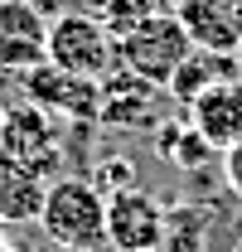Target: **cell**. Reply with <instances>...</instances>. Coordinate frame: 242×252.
<instances>
[{
    "mask_svg": "<svg viewBox=\"0 0 242 252\" xmlns=\"http://www.w3.org/2000/svg\"><path fill=\"white\" fill-rule=\"evenodd\" d=\"M39 233L63 252H97L107 248V194L88 175H59L49 180Z\"/></svg>",
    "mask_w": 242,
    "mask_h": 252,
    "instance_id": "obj_1",
    "label": "cell"
},
{
    "mask_svg": "<svg viewBox=\"0 0 242 252\" xmlns=\"http://www.w3.org/2000/svg\"><path fill=\"white\" fill-rule=\"evenodd\" d=\"M189 49H194V39L184 30V20L155 10V15H146L141 25H131V30L117 39V63L126 73H136V78H146L155 88H165L170 73L189 59Z\"/></svg>",
    "mask_w": 242,
    "mask_h": 252,
    "instance_id": "obj_2",
    "label": "cell"
},
{
    "mask_svg": "<svg viewBox=\"0 0 242 252\" xmlns=\"http://www.w3.org/2000/svg\"><path fill=\"white\" fill-rule=\"evenodd\" d=\"M49 63L73 73V78H92L102 83L117 68V39L112 30L88 15V10H63L49 20Z\"/></svg>",
    "mask_w": 242,
    "mask_h": 252,
    "instance_id": "obj_3",
    "label": "cell"
},
{
    "mask_svg": "<svg viewBox=\"0 0 242 252\" xmlns=\"http://www.w3.org/2000/svg\"><path fill=\"white\" fill-rule=\"evenodd\" d=\"M0 156L25 165L44 180H59L63 170V131L49 112H39L34 102H20V107H5V122H0Z\"/></svg>",
    "mask_w": 242,
    "mask_h": 252,
    "instance_id": "obj_4",
    "label": "cell"
},
{
    "mask_svg": "<svg viewBox=\"0 0 242 252\" xmlns=\"http://www.w3.org/2000/svg\"><path fill=\"white\" fill-rule=\"evenodd\" d=\"M165 199L146 185L107 194V248L112 252H160L165 248Z\"/></svg>",
    "mask_w": 242,
    "mask_h": 252,
    "instance_id": "obj_5",
    "label": "cell"
},
{
    "mask_svg": "<svg viewBox=\"0 0 242 252\" xmlns=\"http://www.w3.org/2000/svg\"><path fill=\"white\" fill-rule=\"evenodd\" d=\"M25 102H34L39 112H49L54 122H73V126H97V83L92 78H73L54 63H39L20 78Z\"/></svg>",
    "mask_w": 242,
    "mask_h": 252,
    "instance_id": "obj_6",
    "label": "cell"
},
{
    "mask_svg": "<svg viewBox=\"0 0 242 252\" xmlns=\"http://www.w3.org/2000/svg\"><path fill=\"white\" fill-rule=\"evenodd\" d=\"M49 63V15L34 0H0V78Z\"/></svg>",
    "mask_w": 242,
    "mask_h": 252,
    "instance_id": "obj_7",
    "label": "cell"
},
{
    "mask_svg": "<svg viewBox=\"0 0 242 252\" xmlns=\"http://www.w3.org/2000/svg\"><path fill=\"white\" fill-rule=\"evenodd\" d=\"M160 93L146 78L126 73V68H112L102 83H97V122L102 126H117V131H131V126H151L155 122V107H160Z\"/></svg>",
    "mask_w": 242,
    "mask_h": 252,
    "instance_id": "obj_8",
    "label": "cell"
},
{
    "mask_svg": "<svg viewBox=\"0 0 242 252\" xmlns=\"http://www.w3.org/2000/svg\"><path fill=\"white\" fill-rule=\"evenodd\" d=\"M184 122L204 136L209 151H228L242 141V78H223L184 107Z\"/></svg>",
    "mask_w": 242,
    "mask_h": 252,
    "instance_id": "obj_9",
    "label": "cell"
},
{
    "mask_svg": "<svg viewBox=\"0 0 242 252\" xmlns=\"http://www.w3.org/2000/svg\"><path fill=\"white\" fill-rule=\"evenodd\" d=\"M184 30L199 49H218V54H238L242 44V0H189L180 10Z\"/></svg>",
    "mask_w": 242,
    "mask_h": 252,
    "instance_id": "obj_10",
    "label": "cell"
},
{
    "mask_svg": "<svg viewBox=\"0 0 242 252\" xmlns=\"http://www.w3.org/2000/svg\"><path fill=\"white\" fill-rule=\"evenodd\" d=\"M44 194H49V180L34 175L25 165L0 156V223L5 228H25V223H39L44 214Z\"/></svg>",
    "mask_w": 242,
    "mask_h": 252,
    "instance_id": "obj_11",
    "label": "cell"
},
{
    "mask_svg": "<svg viewBox=\"0 0 242 252\" xmlns=\"http://www.w3.org/2000/svg\"><path fill=\"white\" fill-rule=\"evenodd\" d=\"M223 78H242L238 73V59L233 54H218V49H189V59L170 73V83H165V97H175L180 107H189L194 97L213 88V83H223Z\"/></svg>",
    "mask_w": 242,
    "mask_h": 252,
    "instance_id": "obj_12",
    "label": "cell"
},
{
    "mask_svg": "<svg viewBox=\"0 0 242 252\" xmlns=\"http://www.w3.org/2000/svg\"><path fill=\"white\" fill-rule=\"evenodd\" d=\"M209 223H213V219L199 209V204L170 209V219H165V248H160V252H209V243L199 238Z\"/></svg>",
    "mask_w": 242,
    "mask_h": 252,
    "instance_id": "obj_13",
    "label": "cell"
},
{
    "mask_svg": "<svg viewBox=\"0 0 242 252\" xmlns=\"http://www.w3.org/2000/svg\"><path fill=\"white\" fill-rule=\"evenodd\" d=\"M92 185L102 189V194H117V189H126V185H136V170L126 165V160H102L97 170L88 175Z\"/></svg>",
    "mask_w": 242,
    "mask_h": 252,
    "instance_id": "obj_14",
    "label": "cell"
},
{
    "mask_svg": "<svg viewBox=\"0 0 242 252\" xmlns=\"http://www.w3.org/2000/svg\"><path fill=\"white\" fill-rule=\"evenodd\" d=\"M223 180H228V189L242 199V141L223 151Z\"/></svg>",
    "mask_w": 242,
    "mask_h": 252,
    "instance_id": "obj_15",
    "label": "cell"
},
{
    "mask_svg": "<svg viewBox=\"0 0 242 252\" xmlns=\"http://www.w3.org/2000/svg\"><path fill=\"white\" fill-rule=\"evenodd\" d=\"M78 5H83V10H88V15H97V20H102V15H107V10H112V5H117V0H78Z\"/></svg>",
    "mask_w": 242,
    "mask_h": 252,
    "instance_id": "obj_16",
    "label": "cell"
},
{
    "mask_svg": "<svg viewBox=\"0 0 242 252\" xmlns=\"http://www.w3.org/2000/svg\"><path fill=\"white\" fill-rule=\"evenodd\" d=\"M151 5H155V10H165V15H180L189 0H151Z\"/></svg>",
    "mask_w": 242,
    "mask_h": 252,
    "instance_id": "obj_17",
    "label": "cell"
},
{
    "mask_svg": "<svg viewBox=\"0 0 242 252\" xmlns=\"http://www.w3.org/2000/svg\"><path fill=\"white\" fill-rule=\"evenodd\" d=\"M233 59H238V73H242V44H238V54H233Z\"/></svg>",
    "mask_w": 242,
    "mask_h": 252,
    "instance_id": "obj_18",
    "label": "cell"
},
{
    "mask_svg": "<svg viewBox=\"0 0 242 252\" xmlns=\"http://www.w3.org/2000/svg\"><path fill=\"white\" fill-rule=\"evenodd\" d=\"M5 233H10V228H5V223H0V243H5Z\"/></svg>",
    "mask_w": 242,
    "mask_h": 252,
    "instance_id": "obj_19",
    "label": "cell"
},
{
    "mask_svg": "<svg viewBox=\"0 0 242 252\" xmlns=\"http://www.w3.org/2000/svg\"><path fill=\"white\" fill-rule=\"evenodd\" d=\"M0 252H15V248H10V243H0Z\"/></svg>",
    "mask_w": 242,
    "mask_h": 252,
    "instance_id": "obj_20",
    "label": "cell"
},
{
    "mask_svg": "<svg viewBox=\"0 0 242 252\" xmlns=\"http://www.w3.org/2000/svg\"><path fill=\"white\" fill-rule=\"evenodd\" d=\"M0 122H5V107H0Z\"/></svg>",
    "mask_w": 242,
    "mask_h": 252,
    "instance_id": "obj_21",
    "label": "cell"
}]
</instances>
